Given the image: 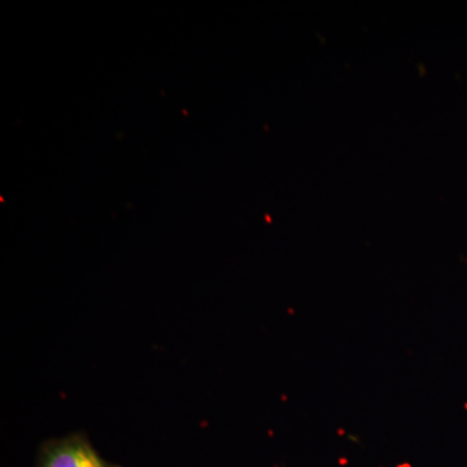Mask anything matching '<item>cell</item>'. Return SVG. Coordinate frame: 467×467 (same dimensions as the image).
Returning a JSON list of instances; mask_svg holds the SVG:
<instances>
[{
    "label": "cell",
    "mask_w": 467,
    "mask_h": 467,
    "mask_svg": "<svg viewBox=\"0 0 467 467\" xmlns=\"http://www.w3.org/2000/svg\"><path fill=\"white\" fill-rule=\"evenodd\" d=\"M36 467H121L109 462L92 447L88 436L76 434L51 439L39 448Z\"/></svg>",
    "instance_id": "cell-1"
}]
</instances>
